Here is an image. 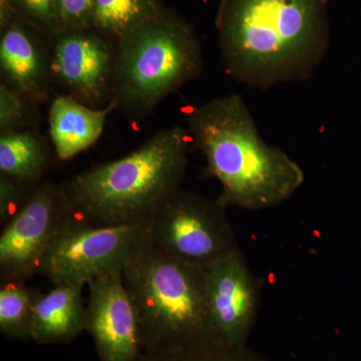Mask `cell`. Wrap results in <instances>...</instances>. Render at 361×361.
<instances>
[{"instance_id": "cell-17", "label": "cell", "mask_w": 361, "mask_h": 361, "mask_svg": "<svg viewBox=\"0 0 361 361\" xmlns=\"http://www.w3.org/2000/svg\"><path fill=\"white\" fill-rule=\"evenodd\" d=\"M37 292L21 281L6 282L0 289V330L18 341H32L33 301Z\"/></svg>"}, {"instance_id": "cell-22", "label": "cell", "mask_w": 361, "mask_h": 361, "mask_svg": "<svg viewBox=\"0 0 361 361\" xmlns=\"http://www.w3.org/2000/svg\"><path fill=\"white\" fill-rule=\"evenodd\" d=\"M202 353L203 351L197 355H192L191 353H184V355L163 356V357H148V356L142 355L140 361H229L220 357V356L208 355V353L206 355H200Z\"/></svg>"}, {"instance_id": "cell-9", "label": "cell", "mask_w": 361, "mask_h": 361, "mask_svg": "<svg viewBox=\"0 0 361 361\" xmlns=\"http://www.w3.org/2000/svg\"><path fill=\"white\" fill-rule=\"evenodd\" d=\"M51 75L71 96L94 106L111 99L116 42L92 28L65 30L54 37Z\"/></svg>"}, {"instance_id": "cell-4", "label": "cell", "mask_w": 361, "mask_h": 361, "mask_svg": "<svg viewBox=\"0 0 361 361\" xmlns=\"http://www.w3.org/2000/svg\"><path fill=\"white\" fill-rule=\"evenodd\" d=\"M123 276L137 316L142 355H184L221 344L211 322L206 269L147 243Z\"/></svg>"}, {"instance_id": "cell-6", "label": "cell", "mask_w": 361, "mask_h": 361, "mask_svg": "<svg viewBox=\"0 0 361 361\" xmlns=\"http://www.w3.org/2000/svg\"><path fill=\"white\" fill-rule=\"evenodd\" d=\"M146 222L90 227L75 222L54 237L37 273L54 285H82L102 275L123 271L147 245Z\"/></svg>"}, {"instance_id": "cell-20", "label": "cell", "mask_w": 361, "mask_h": 361, "mask_svg": "<svg viewBox=\"0 0 361 361\" xmlns=\"http://www.w3.org/2000/svg\"><path fill=\"white\" fill-rule=\"evenodd\" d=\"M94 2V0H59L61 32L90 28Z\"/></svg>"}, {"instance_id": "cell-1", "label": "cell", "mask_w": 361, "mask_h": 361, "mask_svg": "<svg viewBox=\"0 0 361 361\" xmlns=\"http://www.w3.org/2000/svg\"><path fill=\"white\" fill-rule=\"evenodd\" d=\"M329 0H221V61L235 80L264 90L305 80L330 42Z\"/></svg>"}, {"instance_id": "cell-23", "label": "cell", "mask_w": 361, "mask_h": 361, "mask_svg": "<svg viewBox=\"0 0 361 361\" xmlns=\"http://www.w3.org/2000/svg\"><path fill=\"white\" fill-rule=\"evenodd\" d=\"M18 18L13 0H0V30Z\"/></svg>"}, {"instance_id": "cell-3", "label": "cell", "mask_w": 361, "mask_h": 361, "mask_svg": "<svg viewBox=\"0 0 361 361\" xmlns=\"http://www.w3.org/2000/svg\"><path fill=\"white\" fill-rule=\"evenodd\" d=\"M191 137L161 130L129 155L97 166L61 185L71 219L90 227L146 222L180 189Z\"/></svg>"}, {"instance_id": "cell-16", "label": "cell", "mask_w": 361, "mask_h": 361, "mask_svg": "<svg viewBox=\"0 0 361 361\" xmlns=\"http://www.w3.org/2000/svg\"><path fill=\"white\" fill-rule=\"evenodd\" d=\"M163 11L160 0H94L90 28L116 42Z\"/></svg>"}, {"instance_id": "cell-13", "label": "cell", "mask_w": 361, "mask_h": 361, "mask_svg": "<svg viewBox=\"0 0 361 361\" xmlns=\"http://www.w3.org/2000/svg\"><path fill=\"white\" fill-rule=\"evenodd\" d=\"M115 110L111 99L104 109H94L71 94L56 97L49 109V135L59 160H71L94 146Z\"/></svg>"}, {"instance_id": "cell-21", "label": "cell", "mask_w": 361, "mask_h": 361, "mask_svg": "<svg viewBox=\"0 0 361 361\" xmlns=\"http://www.w3.org/2000/svg\"><path fill=\"white\" fill-rule=\"evenodd\" d=\"M30 189L6 176L0 175V222L2 226L6 225L25 205L33 190Z\"/></svg>"}, {"instance_id": "cell-7", "label": "cell", "mask_w": 361, "mask_h": 361, "mask_svg": "<svg viewBox=\"0 0 361 361\" xmlns=\"http://www.w3.org/2000/svg\"><path fill=\"white\" fill-rule=\"evenodd\" d=\"M222 206L178 189L147 219V243L170 256L207 269L234 251Z\"/></svg>"}, {"instance_id": "cell-14", "label": "cell", "mask_w": 361, "mask_h": 361, "mask_svg": "<svg viewBox=\"0 0 361 361\" xmlns=\"http://www.w3.org/2000/svg\"><path fill=\"white\" fill-rule=\"evenodd\" d=\"M82 285H54L47 294L37 292L33 301L32 341L66 343L85 329Z\"/></svg>"}, {"instance_id": "cell-11", "label": "cell", "mask_w": 361, "mask_h": 361, "mask_svg": "<svg viewBox=\"0 0 361 361\" xmlns=\"http://www.w3.org/2000/svg\"><path fill=\"white\" fill-rule=\"evenodd\" d=\"M211 322L221 344H234L245 334L253 317L255 295L251 278L236 251L206 269Z\"/></svg>"}, {"instance_id": "cell-2", "label": "cell", "mask_w": 361, "mask_h": 361, "mask_svg": "<svg viewBox=\"0 0 361 361\" xmlns=\"http://www.w3.org/2000/svg\"><path fill=\"white\" fill-rule=\"evenodd\" d=\"M190 137L219 180L221 206L257 210L290 198L304 182L300 166L268 146L241 97L211 99L186 111Z\"/></svg>"}, {"instance_id": "cell-18", "label": "cell", "mask_w": 361, "mask_h": 361, "mask_svg": "<svg viewBox=\"0 0 361 361\" xmlns=\"http://www.w3.org/2000/svg\"><path fill=\"white\" fill-rule=\"evenodd\" d=\"M35 104L1 82L0 84V132H18L32 127Z\"/></svg>"}, {"instance_id": "cell-8", "label": "cell", "mask_w": 361, "mask_h": 361, "mask_svg": "<svg viewBox=\"0 0 361 361\" xmlns=\"http://www.w3.org/2000/svg\"><path fill=\"white\" fill-rule=\"evenodd\" d=\"M70 218L61 185L45 182L33 188L0 236L2 281L23 282L35 274L47 247Z\"/></svg>"}, {"instance_id": "cell-12", "label": "cell", "mask_w": 361, "mask_h": 361, "mask_svg": "<svg viewBox=\"0 0 361 361\" xmlns=\"http://www.w3.org/2000/svg\"><path fill=\"white\" fill-rule=\"evenodd\" d=\"M2 82L35 104L49 97L51 59L35 27L16 18L0 30Z\"/></svg>"}, {"instance_id": "cell-19", "label": "cell", "mask_w": 361, "mask_h": 361, "mask_svg": "<svg viewBox=\"0 0 361 361\" xmlns=\"http://www.w3.org/2000/svg\"><path fill=\"white\" fill-rule=\"evenodd\" d=\"M18 18L40 32L56 37L59 32V0H13Z\"/></svg>"}, {"instance_id": "cell-10", "label": "cell", "mask_w": 361, "mask_h": 361, "mask_svg": "<svg viewBox=\"0 0 361 361\" xmlns=\"http://www.w3.org/2000/svg\"><path fill=\"white\" fill-rule=\"evenodd\" d=\"M85 330L102 361H140L142 355L137 316L123 271L90 280Z\"/></svg>"}, {"instance_id": "cell-5", "label": "cell", "mask_w": 361, "mask_h": 361, "mask_svg": "<svg viewBox=\"0 0 361 361\" xmlns=\"http://www.w3.org/2000/svg\"><path fill=\"white\" fill-rule=\"evenodd\" d=\"M202 70L203 52L194 28L164 9L116 42L111 99L129 118L141 121Z\"/></svg>"}, {"instance_id": "cell-15", "label": "cell", "mask_w": 361, "mask_h": 361, "mask_svg": "<svg viewBox=\"0 0 361 361\" xmlns=\"http://www.w3.org/2000/svg\"><path fill=\"white\" fill-rule=\"evenodd\" d=\"M49 161L44 140L30 130L0 135V173L30 188L37 184Z\"/></svg>"}]
</instances>
